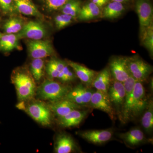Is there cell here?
Wrapping results in <instances>:
<instances>
[{"mask_svg": "<svg viewBox=\"0 0 153 153\" xmlns=\"http://www.w3.org/2000/svg\"><path fill=\"white\" fill-rule=\"evenodd\" d=\"M148 101L142 82L137 81L132 92L126 97L120 119L126 123L137 117L144 111Z\"/></svg>", "mask_w": 153, "mask_h": 153, "instance_id": "cell-1", "label": "cell"}, {"mask_svg": "<svg viewBox=\"0 0 153 153\" xmlns=\"http://www.w3.org/2000/svg\"><path fill=\"white\" fill-rule=\"evenodd\" d=\"M11 79L16 88L19 101H27L33 99L37 90L33 76L25 71H19L12 75Z\"/></svg>", "mask_w": 153, "mask_h": 153, "instance_id": "cell-2", "label": "cell"}, {"mask_svg": "<svg viewBox=\"0 0 153 153\" xmlns=\"http://www.w3.org/2000/svg\"><path fill=\"white\" fill-rule=\"evenodd\" d=\"M28 101L29 102L27 103L21 102V103L18 105V108L25 111L33 120L41 125L45 126L50 125L53 114L48 105L39 100L31 101L30 100Z\"/></svg>", "mask_w": 153, "mask_h": 153, "instance_id": "cell-3", "label": "cell"}, {"mask_svg": "<svg viewBox=\"0 0 153 153\" xmlns=\"http://www.w3.org/2000/svg\"><path fill=\"white\" fill-rule=\"evenodd\" d=\"M71 88L67 84L52 79H46L38 87L36 92L39 98L52 102L64 99Z\"/></svg>", "mask_w": 153, "mask_h": 153, "instance_id": "cell-4", "label": "cell"}, {"mask_svg": "<svg viewBox=\"0 0 153 153\" xmlns=\"http://www.w3.org/2000/svg\"><path fill=\"white\" fill-rule=\"evenodd\" d=\"M127 65L130 74L137 81L145 82L152 71V66L138 56L127 58Z\"/></svg>", "mask_w": 153, "mask_h": 153, "instance_id": "cell-5", "label": "cell"}, {"mask_svg": "<svg viewBox=\"0 0 153 153\" xmlns=\"http://www.w3.org/2000/svg\"><path fill=\"white\" fill-rule=\"evenodd\" d=\"M136 11L139 21L141 38L153 24V8L151 0H136Z\"/></svg>", "mask_w": 153, "mask_h": 153, "instance_id": "cell-6", "label": "cell"}, {"mask_svg": "<svg viewBox=\"0 0 153 153\" xmlns=\"http://www.w3.org/2000/svg\"><path fill=\"white\" fill-rule=\"evenodd\" d=\"M87 107L100 110L105 112L112 120L115 119V111L111 104L108 94L96 90L92 94Z\"/></svg>", "mask_w": 153, "mask_h": 153, "instance_id": "cell-7", "label": "cell"}, {"mask_svg": "<svg viewBox=\"0 0 153 153\" xmlns=\"http://www.w3.org/2000/svg\"><path fill=\"white\" fill-rule=\"evenodd\" d=\"M95 91L91 87L80 83L71 88L64 99L71 101L81 107H87Z\"/></svg>", "mask_w": 153, "mask_h": 153, "instance_id": "cell-8", "label": "cell"}, {"mask_svg": "<svg viewBox=\"0 0 153 153\" xmlns=\"http://www.w3.org/2000/svg\"><path fill=\"white\" fill-rule=\"evenodd\" d=\"M77 134L91 143L101 145L111 140L114 134L113 128L105 129L87 130L79 131Z\"/></svg>", "mask_w": 153, "mask_h": 153, "instance_id": "cell-9", "label": "cell"}, {"mask_svg": "<svg viewBox=\"0 0 153 153\" xmlns=\"http://www.w3.org/2000/svg\"><path fill=\"white\" fill-rule=\"evenodd\" d=\"M108 95L116 114L119 117L125 100V90L123 82L113 79L108 91Z\"/></svg>", "mask_w": 153, "mask_h": 153, "instance_id": "cell-10", "label": "cell"}, {"mask_svg": "<svg viewBox=\"0 0 153 153\" xmlns=\"http://www.w3.org/2000/svg\"><path fill=\"white\" fill-rule=\"evenodd\" d=\"M108 67L113 79L114 80L123 82L130 75L126 57H114L110 61Z\"/></svg>", "mask_w": 153, "mask_h": 153, "instance_id": "cell-11", "label": "cell"}, {"mask_svg": "<svg viewBox=\"0 0 153 153\" xmlns=\"http://www.w3.org/2000/svg\"><path fill=\"white\" fill-rule=\"evenodd\" d=\"M28 49L30 56L33 59H43L54 53L52 44L49 41L32 40L28 43Z\"/></svg>", "mask_w": 153, "mask_h": 153, "instance_id": "cell-12", "label": "cell"}, {"mask_svg": "<svg viewBox=\"0 0 153 153\" xmlns=\"http://www.w3.org/2000/svg\"><path fill=\"white\" fill-rule=\"evenodd\" d=\"M47 33L43 24L38 21H30L24 25L17 35L19 38H27L33 40H41Z\"/></svg>", "mask_w": 153, "mask_h": 153, "instance_id": "cell-13", "label": "cell"}, {"mask_svg": "<svg viewBox=\"0 0 153 153\" xmlns=\"http://www.w3.org/2000/svg\"><path fill=\"white\" fill-rule=\"evenodd\" d=\"M117 136L128 147L130 148H135L152 142V140L148 139L143 132L138 128H132L126 132L118 134Z\"/></svg>", "mask_w": 153, "mask_h": 153, "instance_id": "cell-14", "label": "cell"}, {"mask_svg": "<svg viewBox=\"0 0 153 153\" xmlns=\"http://www.w3.org/2000/svg\"><path fill=\"white\" fill-rule=\"evenodd\" d=\"M89 110L76 109L63 117L57 118L59 126L63 128H70L79 126L89 114Z\"/></svg>", "mask_w": 153, "mask_h": 153, "instance_id": "cell-15", "label": "cell"}, {"mask_svg": "<svg viewBox=\"0 0 153 153\" xmlns=\"http://www.w3.org/2000/svg\"><path fill=\"white\" fill-rule=\"evenodd\" d=\"M54 149L57 153H70L79 151V148L73 137L63 133L59 134L56 137Z\"/></svg>", "mask_w": 153, "mask_h": 153, "instance_id": "cell-16", "label": "cell"}, {"mask_svg": "<svg viewBox=\"0 0 153 153\" xmlns=\"http://www.w3.org/2000/svg\"><path fill=\"white\" fill-rule=\"evenodd\" d=\"M66 63L72 68L76 77L80 79L82 83L91 87L92 82L97 74L96 71L79 63L70 60L67 61Z\"/></svg>", "mask_w": 153, "mask_h": 153, "instance_id": "cell-17", "label": "cell"}, {"mask_svg": "<svg viewBox=\"0 0 153 153\" xmlns=\"http://www.w3.org/2000/svg\"><path fill=\"white\" fill-rule=\"evenodd\" d=\"M47 105L52 114L57 118L63 117L74 110L81 109L82 108L66 99L55 102H49Z\"/></svg>", "mask_w": 153, "mask_h": 153, "instance_id": "cell-18", "label": "cell"}, {"mask_svg": "<svg viewBox=\"0 0 153 153\" xmlns=\"http://www.w3.org/2000/svg\"><path fill=\"white\" fill-rule=\"evenodd\" d=\"M112 76L109 68L107 67L97 73L94 79L91 87L105 93L108 94L111 84Z\"/></svg>", "mask_w": 153, "mask_h": 153, "instance_id": "cell-19", "label": "cell"}, {"mask_svg": "<svg viewBox=\"0 0 153 153\" xmlns=\"http://www.w3.org/2000/svg\"><path fill=\"white\" fill-rule=\"evenodd\" d=\"M15 7L19 13L26 16L42 17L35 5L30 0H14Z\"/></svg>", "mask_w": 153, "mask_h": 153, "instance_id": "cell-20", "label": "cell"}, {"mask_svg": "<svg viewBox=\"0 0 153 153\" xmlns=\"http://www.w3.org/2000/svg\"><path fill=\"white\" fill-rule=\"evenodd\" d=\"M125 10L122 3L111 1L104 6L100 16L104 19H117L123 13Z\"/></svg>", "mask_w": 153, "mask_h": 153, "instance_id": "cell-21", "label": "cell"}, {"mask_svg": "<svg viewBox=\"0 0 153 153\" xmlns=\"http://www.w3.org/2000/svg\"><path fill=\"white\" fill-rule=\"evenodd\" d=\"M101 14L100 8L90 1L81 7L77 18L81 21H88L100 16Z\"/></svg>", "mask_w": 153, "mask_h": 153, "instance_id": "cell-22", "label": "cell"}, {"mask_svg": "<svg viewBox=\"0 0 153 153\" xmlns=\"http://www.w3.org/2000/svg\"><path fill=\"white\" fill-rule=\"evenodd\" d=\"M141 123L146 132L151 134L153 130V101L152 98L149 99L147 105L143 111Z\"/></svg>", "mask_w": 153, "mask_h": 153, "instance_id": "cell-23", "label": "cell"}, {"mask_svg": "<svg viewBox=\"0 0 153 153\" xmlns=\"http://www.w3.org/2000/svg\"><path fill=\"white\" fill-rule=\"evenodd\" d=\"M19 37L15 34H7L0 38V50L10 52L19 47Z\"/></svg>", "mask_w": 153, "mask_h": 153, "instance_id": "cell-24", "label": "cell"}, {"mask_svg": "<svg viewBox=\"0 0 153 153\" xmlns=\"http://www.w3.org/2000/svg\"><path fill=\"white\" fill-rule=\"evenodd\" d=\"M66 64V62L55 58H52L49 60L47 63L46 69L50 79L57 78Z\"/></svg>", "mask_w": 153, "mask_h": 153, "instance_id": "cell-25", "label": "cell"}, {"mask_svg": "<svg viewBox=\"0 0 153 153\" xmlns=\"http://www.w3.org/2000/svg\"><path fill=\"white\" fill-rule=\"evenodd\" d=\"M81 7L79 0H70L60 10L62 13L67 14L74 19L78 17Z\"/></svg>", "mask_w": 153, "mask_h": 153, "instance_id": "cell-26", "label": "cell"}, {"mask_svg": "<svg viewBox=\"0 0 153 153\" xmlns=\"http://www.w3.org/2000/svg\"><path fill=\"white\" fill-rule=\"evenodd\" d=\"M44 63L41 58L34 59L30 65V71L33 78L36 81H39L44 75Z\"/></svg>", "mask_w": 153, "mask_h": 153, "instance_id": "cell-27", "label": "cell"}, {"mask_svg": "<svg viewBox=\"0 0 153 153\" xmlns=\"http://www.w3.org/2000/svg\"><path fill=\"white\" fill-rule=\"evenodd\" d=\"M23 26L22 19L17 17H13L9 19L5 23L4 29L7 34H15L20 32Z\"/></svg>", "mask_w": 153, "mask_h": 153, "instance_id": "cell-28", "label": "cell"}, {"mask_svg": "<svg viewBox=\"0 0 153 153\" xmlns=\"http://www.w3.org/2000/svg\"><path fill=\"white\" fill-rule=\"evenodd\" d=\"M76 77L74 71H72L70 69L67 63L58 75L57 79H59L62 83L67 84L74 81L76 79Z\"/></svg>", "mask_w": 153, "mask_h": 153, "instance_id": "cell-29", "label": "cell"}, {"mask_svg": "<svg viewBox=\"0 0 153 153\" xmlns=\"http://www.w3.org/2000/svg\"><path fill=\"white\" fill-rule=\"evenodd\" d=\"M145 47L148 49L151 56L153 54V25H152L146 30L141 38Z\"/></svg>", "mask_w": 153, "mask_h": 153, "instance_id": "cell-30", "label": "cell"}, {"mask_svg": "<svg viewBox=\"0 0 153 153\" xmlns=\"http://www.w3.org/2000/svg\"><path fill=\"white\" fill-rule=\"evenodd\" d=\"M74 18L67 15L62 13L57 15L55 18V22L56 27L58 30L63 29L71 24Z\"/></svg>", "mask_w": 153, "mask_h": 153, "instance_id": "cell-31", "label": "cell"}, {"mask_svg": "<svg viewBox=\"0 0 153 153\" xmlns=\"http://www.w3.org/2000/svg\"><path fill=\"white\" fill-rule=\"evenodd\" d=\"M70 0H45L47 8L52 11L60 10L66 3Z\"/></svg>", "mask_w": 153, "mask_h": 153, "instance_id": "cell-32", "label": "cell"}, {"mask_svg": "<svg viewBox=\"0 0 153 153\" xmlns=\"http://www.w3.org/2000/svg\"><path fill=\"white\" fill-rule=\"evenodd\" d=\"M136 82V80L130 75L126 80L123 82L125 90L126 97L132 92Z\"/></svg>", "mask_w": 153, "mask_h": 153, "instance_id": "cell-33", "label": "cell"}, {"mask_svg": "<svg viewBox=\"0 0 153 153\" xmlns=\"http://www.w3.org/2000/svg\"><path fill=\"white\" fill-rule=\"evenodd\" d=\"M13 4L14 0H0V7L5 13L13 11Z\"/></svg>", "mask_w": 153, "mask_h": 153, "instance_id": "cell-34", "label": "cell"}, {"mask_svg": "<svg viewBox=\"0 0 153 153\" xmlns=\"http://www.w3.org/2000/svg\"><path fill=\"white\" fill-rule=\"evenodd\" d=\"M110 1V0H91V1L94 3L100 8L104 7Z\"/></svg>", "mask_w": 153, "mask_h": 153, "instance_id": "cell-35", "label": "cell"}, {"mask_svg": "<svg viewBox=\"0 0 153 153\" xmlns=\"http://www.w3.org/2000/svg\"><path fill=\"white\" fill-rule=\"evenodd\" d=\"M110 1H113L121 3L123 4V3L127 2H128L129 1H130V0H110Z\"/></svg>", "mask_w": 153, "mask_h": 153, "instance_id": "cell-36", "label": "cell"}, {"mask_svg": "<svg viewBox=\"0 0 153 153\" xmlns=\"http://www.w3.org/2000/svg\"><path fill=\"white\" fill-rule=\"evenodd\" d=\"M150 87L151 91L153 90V79H151V82H150Z\"/></svg>", "mask_w": 153, "mask_h": 153, "instance_id": "cell-37", "label": "cell"}, {"mask_svg": "<svg viewBox=\"0 0 153 153\" xmlns=\"http://www.w3.org/2000/svg\"><path fill=\"white\" fill-rule=\"evenodd\" d=\"M3 36V34L1 33H0V38H1V36Z\"/></svg>", "mask_w": 153, "mask_h": 153, "instance_id": "cell-38", "label": "cell"}]
</instances>
